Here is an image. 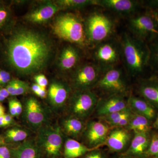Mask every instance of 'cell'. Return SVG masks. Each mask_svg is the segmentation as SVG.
<instances>
[{
	"instance_id": "cell-1",
	"label": "cell",
	"mask_w": 158,
	"mask_h": 158,
	"mask_svg": "<svg viewBox=\"0 0 158 158\" xmlns=\"http://www.w3.org/2000/svg\"><path fill=\"white\" fill-rule=\"evenodd\" d=\"M3 48L6 65L21 76L31 75L45 69L54 52L52 42L46 35L23 27L10 31Z\"/></svg>"
},
{
	"instance_id": "cell-2",
	"label": "cell",
	"mask_w": 158,
	"mask_h": 158,
	"mask_svg": "<svg viewBox=\"0 0 158 158\" xmlns=\"http://www.w3.org/2000/svg\"><path fill=\"white\" fill-rule=\"evenodd\" d=\"M119 44L121 58L128 73L134 77L141 73L150 57V52L144 41L124 33Z\"/></svg>"
},
{
	"instance_id": "cell-3",
	"label": "cell",
	"mask_w": 158,
	"mask_h": 158,
	"mask_svg": "<svg viewBox=\"0 0 158 158\" xmlns=\"http://www.w3.org/2000/svg\"><path fill=\"white\" fill-rule=\"evenodd\" d=\"M52 27L54 34L60 39L81 46L88 44L85 23L77 15H60L54 20Z\"/></svg>"
},
{
	"instance_id": "cell-4",
	"label": "cell",
	"mask_w": 158,
	"mask_h": 158,
	"mask_svg": "<svg viewBox=\"0 0 158 158\" xmlns=\"http://www.w3.org/2000/svg\"><path fill=\"white\" fill-rule=\"evenodd\" d=\"M36 133V141L44 158H60L63 156L65 135L59 125L48 123Z\"/></svg>"
},
{
	"instance_id": "cell-5",
	"label": "cell",
	"mask_w": 158,
	"mask_h": 158,
	"mask_svg": "<svg viewBox=\"0 0 158 158\" xmlns=\"http://www.w3.org/2000/svg\"><path fill=\"white\" fill-rule=\"evenodd\" d=\"M85 26L88 42L95 46L109 40L115 28L113 20L100 11L91 13L86 19Z\"/></svg>"
},
{
	"instance_id": "cell-6",
	"label": "cell",
	"mask_w": 158,
	"mask_h": 158,
	"mask_svg": "<svg viewBox=\"0 0 158 158\" xmlns=\"http://www.w3.org/2000/svg\"><path fill=\"white\" fill-rule=\"evenodd\" d=\"M98 98L90 90H75L65 108L68 116L84 121L91 115L98 103Z\"/></svg>"
},
{
	"instance_id": "cell-7",
	"label": "cell",
	"mask_w": 158,
	"mask_h": 158,
	"mask_svg": "<svg viewBox=\"0 0 158 158\" xmlns=\"http://www.w3.org/2000/svg\"><path fill=\"white\" fill-rule=\"evenodd\" d=\"M23 106V121L29 129L37 132L40 127L50 123L49 112L36 98H27Z\"/></svg>"
},
{
	"instance_id": "cell-8",
	"label": "cell",
	"mask_w": 158,
	"mask_h": 158,
	"mask_svg": "<svg viewBox=\"0 0 158 158\" xmlns=\"http://www.w3.org/2000/svg\"><path fill=\"white\" fill-rule=\"evenodd\" d=\"M102 70L99 65L93 63H85L79 66L72 76V87L75 90H90L96 85Z\"/></svg>"
},
{
	"instance_id": "cell-9",
	"label": "cell",
	"mask_w": 158,
	"mask_h": 158,
	"mask_svg": "<svg viewBox=\"0 0 158 158\" xmlns=\"http://www.w3.org/2000/svg\"><path fill=\"white\" fill-rule=\"evenodd\" d=\"M94 56L102 70L114 67L121 58L120 44L109 40L99 44L95 46Z\"/></svg>"
},
{
	"instance_id": "cell-10",
	"label": "cell",
	"mask_w": 158,
	"mask_h": 158,
	"mask_svg": "<svg viewBox=\"0 0 158 158\" xmlns=\"http://www.w3.org/2000/svg\"><path fill=\"white\" fill-rule=\"evenodd\" d=\"M95 86L113 94L123 95L127 90L122 71L115 66L104 71L102 76L100 77Z\"/></svg>"
},
{
	"instance_id": "cell-11",
	"label": "cell",
	"mask_w": 158,
	"mask_h": 158,
	"mask_svg": "<svg viewBox=\"0 0 158 158\" xmlns=\"http://www.w3.org/2000/svg\"><path fill=\"white\" fill-rule=\"evenodd\" d=\"M128 27L133 36L142 41L149 35L158 36L155 21L148 15L132 16L129 19Z\"/></svg>"
},
{
	"instance_id": "cell-12",
	"label": "cell",
	"mask_w": 158,
	"mask_h": 158,
	"mask_svg": "<svg viewBox=\"0 0 158 158\" xmlns=\"http://www.w3.org/2000/svg\"><path fill=\"white\" fill-rule=\"evenodd\" d=\"M71 89L68 85L61 81L51 82L48 90V101L51 109L55 113L65 108L69 97Z\"/></svg>"
},
{
	"instance_id": "cell-13",
	"label": "cell",
	"mask_w": 158,
	"mask_h": 158,
	"mask_svg": "<svg viewBox=\"0 0 158 158\" xmlns=\"http://www.w3.org/2000/svg\"><path fill=\"white\" fill-rule=\"evenodd\" d=\"M110 127L99 121L89 122L85 126L82 136L88 147L94 148L104 143L109 134Z\"/></svg>"
},
{
	"instance_id": "cell-14",
	"label": "cell",
	"mask_w": 158,
	"mask_h": 158,
	"mask_svg": "<svg viewBox=\"0 0 158 158\" xmlns=\"http://www.w3.org/2000/svg\"><path fill=\"white\" fill-rule=\"evenodd\" d=\"M60 10L55 2L48 1L28 12L25 19L33 23L41 24L48 21Z\"/></svg>"
},
{
	"instance_id": "cell-15",
	"label": "cell",
	"mask_w": 158,
	"mask_h": 158,
	"mask_svg": "<svg viewBox=\"0 0 158 158\" xmlns=\"http://www.w3.org/2000/svg\"><path fill=\"white\" fill-rule=\"evenodd\" d=\"M96 6H101L120 15L134 14L139 7L138 1L133 0H96Z\"/></svg>"
},
{
	"instance_id": "cell-16",
	"label": "cell",
	"mask_w": 158,
	"mask_h": 158,
	"mask_svg": "<svg viewBox=\"0 0 158 158\" xmlns=\"http://www.w3.org/2000/svg\"><path fill=\"white\" fill-rule=\"evenodd\" d=\"M97 113L99 116H104L112 113L126 110L128 103L122 94H112L97 105Z\"/></svg>"
},
{
	"instance_id": "cell-17",
	"label": "cell",
	"mask_w": 158,
	"mask_h": 158,
	"mask_svg": "<svg viewBox=\"0 0 158 158\" xmlns=\"http://www.w3.org/2000/svg\"><path fill=\"white\" fill-rule=\"evenodd\" d=\"M12 148L13 158H44L35 137L30 138Z\"/></svg>"
},
{
	"instance_id": "cell-18",
	"label": "cell",
	"mask_w": 158,
	"mask_h": 158,
	"mask_svg": "<svg viewBox=\"0 0 158 158\" xmlns=\"http://www.w3.org/2000/svg\"><path fill=\"white\" fill-rule=\"evenodd\" d=\"M59 126L64 135L76 140L82 136L85 127L83 120L70 116L61 118Z\"/></svg>"
},
{
	"instance_id": "cell-19",
	"label": "cell",
	"mask_w": 158,
	"mask_h": 158,
	"mask_svg": "<svg viewBox=\"0 0 158 158\" xmlns=\"http://www.w3.org/2000/svg\"><path fill=\"white\" fill-rule=\"evenodd\" d=\"M131 138L126 130L118 128L109 133L105 142L113 151L120 152L127 147Z\"/></svg>"
},
{
	"instance_id": "cell-20",
	"label": "cell",
	"mask_w": 158,
	"mask_h": 158,
	"mask_svg": "<svg viewBox=\"0 0 158 158\" xmlns=\"http://www.w3.org/2000/svg\"><path fill=\"white\" fill-rule=\"evenodd\" d=\"M80 59L78 50L73 46L68 45L61 52L58 60V65L61 70L68 71L76 66Z\"/></svg>"
},
{
	"instance_id": "cell-21",
	"label": "cell",
	"mask_w": 158,
	"mask_h": 158,
	"mask_svg": "<svg viewBox=\"0 0 158 158\" xmlns=\"http://www.w3.org/2000/svg\"><path fill=\"white\" fill-rule=\"evenodd\" d=\"M96 148H92L69 138H65L63 148V158H79Z\"/></svg>"
},
{
	"instance_id": "cell-22",
	"label": "cell",
	"mask_w": 158,
	"mask_h": 158,
	"mask_svg": "<svg viewBox=\"0 0 158 158\" xmlns=\"http://www.w3.org/2000/svg\"><path fill=\"white\" fill-rule=\"evenodd\" d=\"M149 144L147 133H135L126 154L132 157L140 156L146 153Z\"/></svg>"
},
{
	"instance_id": "cell-23",
	"label": "cell",
	"mask_w": 158,
	"mask_h": 158,
	"mask_svg": "<svg viewBox=\"0 0 158 158\" xmlns=\"http://www.w3.org/2000/svg\"><path fill=\"white\" fill-rule=\"evenodd\" d=\"M31 131L19 126L11 127L6 130L3 137L6 144L20 143L31 138Z\"/></svg>"
},
{
	"instance_id": "cell-24",
	"label": "cell",
	"mask_w": 158,
	"mask_h": 158,
	"mask_svg": "<svg viewBox=\"0 0 158 158\" xmlns=\"http://www.w3.org/2000/svg\"><path fill=\"white\" fill-rule=\"evenodd\" d=\"M128 106L137 114L144 116L148 119L155 116V111L147 102L135 96H131L128 101Z\"/></svg>"
},
{
	"instance_id": "cell-25",
	"label": "cell",
	"mask_w": 158,
	"mask_h": 158,
	"mask_svg": "<svg viewBox=\"0 0 158 158\" xmlns=\"http://www.w3.org/2000/svg\"><path fill=\"white\" fill-rule=\"evenodd\" d=\"M127 126L129 129L135 133H147L149 130L148 119L137 113L134 115L132 114Z\"/></svg>"
},
{
	"instance_id": "cell-26",
	"label": "cell",
	"mask_w": 158,
	"mask_h": 158,
	"mask_svg": "<svg viewBox=\"0 0 158 158\" xmlns=\"http://www.w3.org/2000/svg\"><path fill=\"white\" fill-rule=\"evenodd\" d=\"M60 9H78L96 5V0H58L55 1Z\"/></svg>"
},
{
	"instance_id": "cell-27",
	"label": "cell",
	"mask_w": 158,
	"mask_h": 158,
	"mask_svg": "<svg viewBox=\"0 0 158 158\" xmlns=\"http://www.w3.org/2000/svg\"><path fill=\"white\" fill-rule=\"evenodd\" d=\"M139 91L145 99L158 106V85L144 84L140 86Z\"/></svg>"
},
{
	"instance_id": "cell-28",
	"label": "cell",
	"mask_w": 158,
	"mask_h": 158,
	"mask_svg": "<svg viewBox=\"0 0 158 158\" xmlns=\"http://www.w3.org/2000/svg\"><path fill=\"white\" fill-rule=\"evenodd\" d=\"M15 88L11 96L23 95L30 91L31 88L27 82L15 79Z\"/></svg>"
},
{
	"instance_id": "cell-29",
	"label": "cell",
	"mask_w": 158,
	"mask_h": 158,
	"mask_svg": "<svg viewBox=\"0 0 158 158\" xmlns=\"http://www.w3.org/2000/svg\"><path fill=\"white\" fill-rule=\"evenodd\" d=\"M145 154L158 158V136H153Z\"/></svg>"
},
{
	"instance_id": "cell-30",
	"label": "cell",
	"mask_w": 158,
	"mask_h": 158,
	"mask_svg": "<svg viewBox=\"0 0 158 158\" xmlns=\"http://www.w3.org/2000/svg\"><path fill=\"white\" fill-rule=\"evenodd\" d=\"M11 12L6 7H0V28L6 25L10 19Z\"/></svg>"
},
{
	"instance_id": "cell-31",
	"label": "cell",
	"mask_w": 158,
	"mask_h": 158,
	"mask_svg": "<svg viewBox=\"0 0 158 158\" xmlns=\"http://www.w3.org/2000/svg\"><path fill=\"white\" fill-rule=\"evenodd\" d=\"M12 147L11 144L0 145V158H13Z\"/></svg>"
},
{
	"instance_id": "cell-32",
	"label": "cell",
	"mask_w": 158,
	"mask_h": 158,
	"mask_svg": "<svg viewBox=\"0 0 158 158\" xmlns=\"http://www.w3.org/2000/svg\"><path fill=\"white\" fill-rule=\"evenodd\" d=\"M79 158H107L104 152L100 150L95 149L85 154Z\"/></svg>"
},
{
	"instance_id": "cell-33",
	"label": "cell",
	"mask_w": 158,
	"mask_h": 158,
	"mask_svg": "<svg viewBox=\"0 0 158 158\" xmlns=\"http://www.w3.org/2000/svg\"><path fill=\"white\" fill-rule=\"evenodd\" d=\"M34 79L36 84L42 88H46L47 86L48 85V80L45 76L42 74L36 75L34 77Z\"/></svg>"
},
{
	"instance_id": "cell-34",
	"label": "cell",
	"mask_w": 158,
	"mask_h": 158,
	"mask_svg": "<svg viewBox=\"0 0 158 158\" xmlns=\"http://www.w3.org/2000/svg\"><path fill=\"white\" fill-rule=\"evenodd\" d=\"M11 81L10 73L6 71L0 69V86L7 85Z\"/></svg>"
},
{
	"instance_id": "cell-35",
	"label": "cell",
	"mask_w": 158,
	"mask_h": 158,
	"mask_svg": "<svg viewBox=\"0 0 158 158\" xmlns=\"http://www.w3.org/2000/svg\"><path fill=\"white\" fill-rule=\"evenodd\" d=\"M15 110H16V114H17V117H18L22 113L23 110V106L21 102L19 101L16 98L11 99Z\"/></svg>"
},
{
	"instance_id": "cell-36",
	"label": "cell",
	"mask_w": 158,
	"mask_h": 158,
	"mask_svg": "<svg viewBox=\"0 0 158 158\" xmlns=\"http://www.w3.org/2000/svg\"><path fill=\"white\" fill-rule=\"evenodd\" d=\"M4 117V120L8 123L9 127L14 126L16 124L14 118L12 116H11L10 114L6 113L5 115L3 116Z\"/></svg>"
},
{
	"instance_id": "cell-37",
	"label": "cell",
	"mask_w": 158,
	"mask_h": 158,
	"mask_svg": "<svg viewBox=\"0 0 158 158\" xmlns=\"http://www.w3.org/2000/svg\"><path fill=\"white\" fill-rule=\"evenodd\" d=\"M10 94L6 88L0 87V102L4 101Z\"/></svg>"
},
{
	"instance_id": "cell-38",
	"label": "cell",
	"mask_w": 158,
	"mask_h": 158,
	"mask_svg": "<svg viewBox=\"0 0 158 158\" xmlns=\"http://www.w3.org/2000/svg\"><path fill=\"white\" fill-rule=\"evenodd\" d=\"M9 114L11 116L14 117H17V114H16V110L15 108L14 105L12 102L11 99L9 100Z\"/></svg>"
},
{
	"instance_id": "cell-39",
	"label": "cell",
	"mask_w": 158,
	"mask_h": 158,
	"mask_svg": "<svg viewBox=\"0 0 158 158\" xmlns=\"http://www.w3.org/2000/svg\"><path fill=\"white\" fill-rule=\"evenodd\" d=\"M153 56L156 63L158 65V43L154 46L153 49Z\"/></svg>"
},
{
	"instance_id": "cell-40",
	"label": "cell",
	"mask_w": 158,
	"mask_h": 158,
	"mask_svg": "<svg viewBox=\"0 0 158 158\" xmlns=\"http://www.w3.org/2000/svg\"><path fill=\"white\" fill-rule=\"evenodd\" d=\"M42 87H40L39 85L35 83V84H33L32 86H31V89L33 91V92L37 96L38 94L39 93V92H40V90L42 89Z\"/></svg>"
},
{
	"instance_id": "cell-41",
	"label": "cell",
	"mask_w": 158,
	"mask_h": 158,
	"mask_svg": "<svg viewBox=\"0 0 158 158\" xmlns=\"http://www.w3.org/2000/svg\"><path fill=\"white\" fill-rule=\"evenodd\" d=\"M9 127V126L4 120L3 116L0 117V127Z\"/></svg>"
},
{
	"instance_id": "cell-42",
	"label": "cell",
	"mask_w": 158,
	"mask_h": 158,
	"mask_svg": "<svg viewBox=\"0 0 158 158\" xmlns=\"http://www.w3.org/2000/svg\"><path fill=\"white\" fill-rule=\"evenodd\" d=\"M6 114L5 109L4 106L2 104V102H0V117L4 116Z\"/></svg>"
},
{
	"instance_id": "cell-43",
	"label": "cell",
	"mask_w": 158,
	"mask_h": 158,
	"mask_svg": "<svg viewBox=\"0 0 158 158\" xmlns=\"http://www.w3.org/2000/svg\"><path fill=\"white\" fill-rule=\"evenodd\" d=\"M6 144L3 136L0 135V145H4V144Z\"/></svg>"
},
{
	"instance_id": "cell-44",
	"label": "cell",
	"mask_w": 158,
	"mask_h": 158,
	"mask_svg": "<svg viewBox=\"0 0 158 158\" xmlns=\"http://www.w3.org/2000/svg\"><path fill=\"white\" fill-rule=\"evenodd\" d=\"M152 3L155 6H158V0L157 1H152Z\"/></svg>"
},
{
	"instance_id": "cell-45",
	"label": "cell",
	"mask_w": 158,
	"mask_h": 158,
	"mask_svg": "<svg viewBox=\"0 0 158 158\" xmlns=\"http://www.w3.org/2000/svg\"><path fill=\"white\" fill-rule=\"evenodd\" d=\"M155 126L157 127L158 128V117L157 118L155 122Z\"/></svg>"
},
{
	"instance_id": "cell-46",
	"label": "cell",
	"mask_w": 158,
	"mask_h": 158,
	"mask_svg": "<svg viewBox=\"0 0 158 158\" xmlns=\"http://www.w3.org/2000/svg\"><path fill=\"white\" fill-rule=\"evenodd\" d=\"M3 6L2 5V1H0V7H2Z\"/></svg>"
},
{
	"instance_id": "cell-47",
	"label": "cell",
	"mask_w": 158,
	"mask_h": 158,
	"mask_svg": "<svg viewBox=\"0 0 158 158\" xmlns=\"http://www.w3.org/2000/svg\"><path fill=\"white\" fill-rule=\"evenodd\" d=\"M156 21L158 23V15H157V16L156 17Z\"/></svg>"
}]
</instances>
